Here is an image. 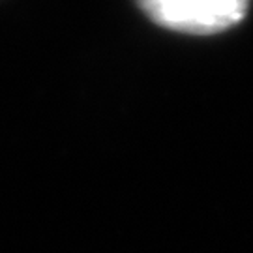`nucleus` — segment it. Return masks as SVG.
Returning <instances> with one entry per match:
<instances>
[{
  "mask_svg": "<svg viewBox=\"0 0 253 253\" xmlns=\"http://www.w3.org/2000/svg\"><path fill=\"white\" fill-rule=\"evenodd\" d=\"M160 27L186 34H216L244 19L250 0H137Z\"/></svg>",
  "mask_w": 253,
  "mask_h": 253,
  "instance_id": "1",
  "label": "nucleus"
}]
</instances>
